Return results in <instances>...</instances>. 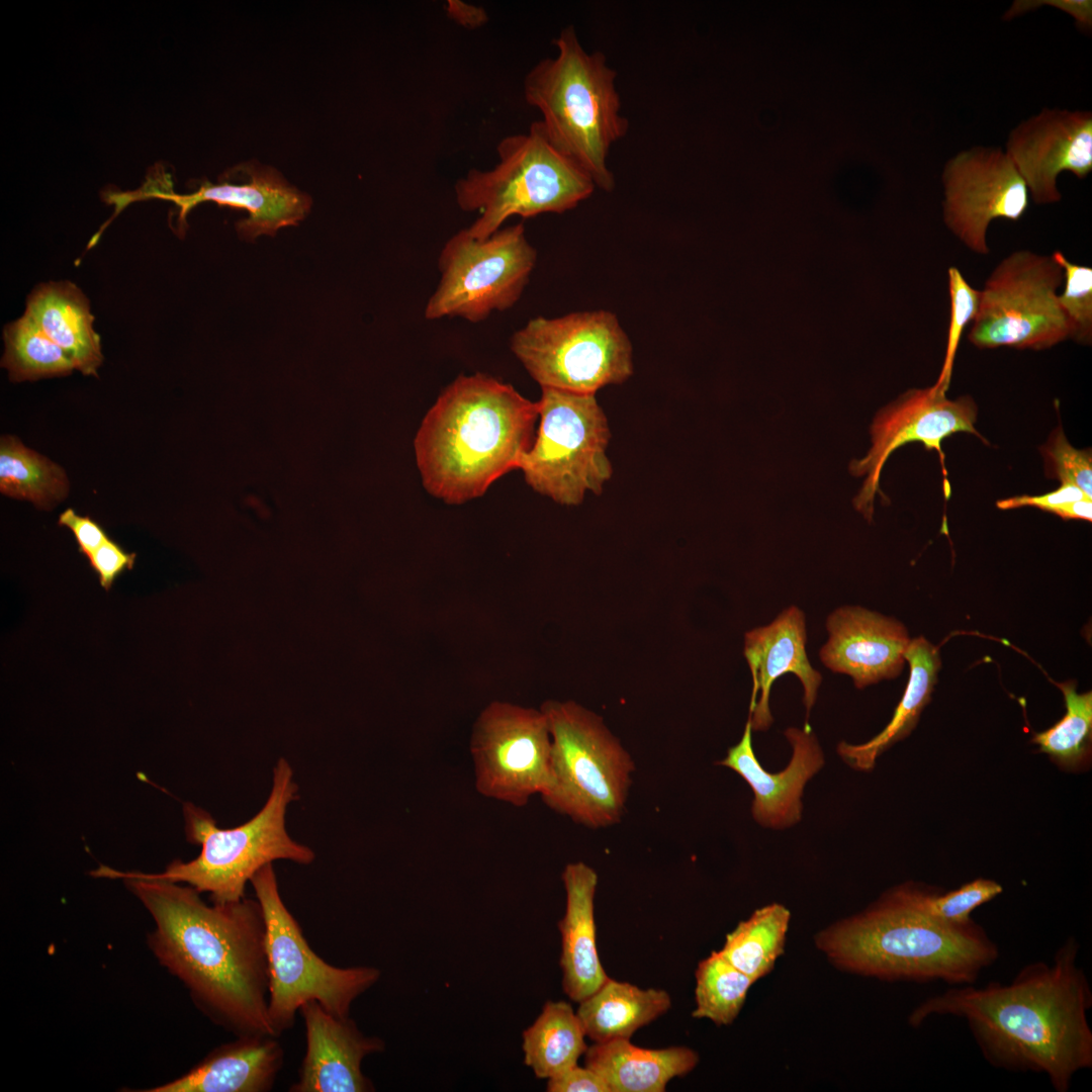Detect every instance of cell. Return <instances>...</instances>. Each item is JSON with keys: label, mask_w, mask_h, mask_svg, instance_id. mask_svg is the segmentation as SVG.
I'll list each match as a JSON object with an SVG mask.
<instances>
[{"label": "cell", "mask_w": 1092, "mask_h": 1092, "mask_svg": "<svg viewBox=\"0 0 1092 1092\" xmlns=\"http://www.w3.org/2000/svg\"><path fill=\"white\" fill-rule=\"evenodd\" d=\"M91 875L122 879L144 904L156 924L150 947L215 1024L236 1036H276L268 1015L266 922L257 899L208 905L189 885L103 864Z\"/></svg>", "instance_id": "cell-1"}, {"label": "cell", "mask_w": 1092, "mask_h": 1092, "mask_svg": "<svg viewBox=\"0 0 1092 1092\" xmlns=\"http://www.w3.org/2000/svg\"><path fill=\"white\" fill-rule=\"evenodd\" d=\"M1079 951L1069 936L1051 964L1026 965L1006 985L950 987L925 999L909 1022L917 1027L934 1015L962 1018L990 1065L1043 1074L1057 1092H1067L1074 1076L1092 1067V989L1078 966Z\"/></svg>", "instance_id": "cell-2"}, {"label": "cell", "mask_w": 1092, "mask_h": 1092, "mask_svg": "<svg viewBox=\"0 0 1092 1092\" xmlns=\"http://www.w3.org/2000/svg\"><path fill=\"white\" fill-rule=\"evenodd\" d=\"M538 418V403L511 384L481 373L458 376L427 412L415 438L423 486L450 505L483 495L519 469Z\"/></svg>", "instance_id": "cell-3"}, {"label": "cell", "mask_w": 1092, "mask_h": 1092, "mask_svg": "<svg viewBox=\"0 0 1092 1092\" xmlns=\"http://www.w3.org/2000/svg\"><path fill=\"white\" fill-rule=\"evenodd\" d=\"M924 888L897 886L866 910L820 931L815 943L837 968L885 981L974 984L999 958L998 945L974 920L932 916Z\"/></svg>", "instance_id": "cell-4"}, {"label": "cell", "mask_w": 1092, "mask_h": 1092, "mask_svg": "<svg viewBox=\"0 0 1092 1092\" xmlns=\"http://www.w3.org/2000/svg\"><path fill=\"white\" fill-rule=\"evenodd\" d=\"M557 55L526 75V102L537 108L551 143L578 164L604 191L615 187L608 167L611 147L628 131L616 88V71L599 51L588 53L573 26L555 38Z\"/></svg>", "instance_id": "cell-5"}, {"label": "cell", "mask_w": 1092, "mask_h": 1092, "mask_svg": "<svg viewBox=\"0 0 1092 1092\" xmlns=\"http://www.w3.org/2000/svg\"><path fill=\"white\" fill-rule=\"evenodd\" d=\"M288 760H277L269 796L249 821L221 829L211 815L192 803L183 805L185 834L200 845L197 857L175 859L157 874L125 872L127 875L186 884L210 895L212 903L238 902L246 897V886L262 868L276 860L310 864L314 851L295 840L286 830L287 808L297 799L298 787Z\"/></svg>", "instance_id": "cell-6"}, {"label": "cell", "mask_w": 1092, "mask_h": 1092, "mask_svg": "<svg viewBox=\"0 0 1092 1092\" xmlns=\"http://www.w3.org/2000/svg\"><path fill=\"white\" fill-rule=\"evenodd\" d=\"M496 152L492 169H471L455 184L460 209L479 213L466 229L475 239L490 237L515 215L572 209L595 190L592 177L551 143L540 120L504 138Z\"/></svg>", "instance_id": "cell-7"}, {"label": "cell", "mask_w": 1092, "mask_h": 1092, "mask_svg": "<svg viewBox=\"0 0 1092 1092\" xmlns=\"http://www.w3.org/2000/svg\"><path fill=\"white\" fill-rule=\"evenodd\" d=\"M540 709L551 735V781L540 796L553 811L589 828L622 818L634 761L603 719L573 701Z\"/></svg>", "instance_id": "cell-8"}, {"label": "cell", "mask_w": 1092, "mask_h": 1092, "mask_svg": "<svg viewBox=\"0 0 1092 1092\" xmlns=\"http://www.w3.org/2000/svg\"><path fill=\"white\" fill-rule=\"evenodd\" d=\"M266 922L268 1015L276 1036L290 1029L308 1001L318 1002L339 1017L349 1016L352 1003L379 980L377 968L330 965L309 946L302 929L285 906L273 863L252 878Z\"/></svg>", "instance_id": "cell-9"}, {"label": "cell", "mask_w": 1092, "mask_h": 1092, "mask_svg": "<svg viewBox=\"0 0 1092 1092\" xmlns=\"http://www.w3.org/2000/svg\"><path fill=\"white\" fill-rule=\"evenodd\" d=\"M539 426L519 469L529 486L563 506L599 494L613 469L611 433L596 394L541 387Z\"/></svg>", "instance_id": "cell-10"}, {"label": "cell", "mask_w": 1092, "mask_h": 1092, "mask_svg": "<svg viewBox=\"0 0 1092 1092\" xmlns=\"http://www.w3.org/2000/svg\"><path fill=\"white\" fill-rule=\"evenodd\" d=\"M511 349L541 387L596 394L633 373L632 345L611 311H580L530 320Z\"/></svg>", "instance_id": "cell-11"}, {"label": "cell", "mask_w": 1092, "mask_h": 1092, "mask_svg": "<svg viewBox=\"0 0 1092 1092\" xmlns=\"http://www.w3.org/2000/svg\"><path fill=\"white\" fill-rule=\"evenodd\" d=\"M1063 282V270L1052 255L1010 253L980 290L969 341L980 349L1038 351L1069 340V325L1058 299Z\"/></svg>", "instance_id": "cell-12"}, {"label": "cell", "mask_w": 1092, "mask_h": 1092, "mask_svg": "<svg viewBox=\"0 0 1092 1092\" xmlns=\"http://www.w3.org/2000/svg\"><path fill=\"white\" fill-rule=\"evenodd\" d=\"M522 223L479 240L456 233L439 258L441 278L425 308L427 320L460 316L478 323L520 298L536 263Z\"/></svg>", "instance_id": "cell-13"}, {"label": "cell", "mask_w": 1092, "mask_h": 1092, "mask_svg": "<svg viewBox=\"0 0 1092 1092\" xmlns=\"http://www.w3.org/2000/svg\"><path fill=\"white\" fill-rule=\"evenodd\" d=\"M470 753L476 791L515 807L551 781V735L541 709L493 701L474 722Z\"/></svg>", "instance_id": "cell-14"}, {"label": "cell", "mask_w": 1092, "mask_h": 1092, "mask_svg": "<svg viewBox=\"0 0 1092 1092\" xmlns=\"http://www.w3.org/2000/svg\"><path fill=\"white\" fill-rule=\"evenodd\" d=\"M945 393L934 384L927 388H912L877 413L870 429V449L863 457L849 464L853 476H866L852 504L869 522L873 519L877 494L886 499L880 490V477L896 449L920 442L927 450L938 453L944 467L941 443L945 438L965 432L984 441L975 428L978 408L973 397L962 395L950 399Z\"/></svg>", "instance_id": "cell-15"}, {"label": "cell", "mask_w": 1092, "mask_h": 1092, "mask_svg": "<svg viewBox=\"0 0 1092 1092\" xmlns=\"http://www.w3.org/2000/svg\"><path fill=\"white\" fill-rule=\"evenodd\" d=\"M942 219L970 251L986 256L988 226L997 218L1016 221L1029 205L1025 182L1000 148L974 147L944 164Z\"/></svg>", "instance_id": "cell-16"}, {"label": "cell", "mask_w": 1092, "mask_h": 1092, "mask_svg": "<svg viewBox=\"0 0 1092 1092\" xmlns=\"http://www.w3.org/2000/svg\"><path fill=\"white\" fill-rule=\"evenodd\" d=\"M1005 153L1033 202H1059L1057 180L1062 172L1084 179L1092 171V113L1044 108L1010 131Z\"/></svg>", "instance_id": "cell-17"}, {"label": "cell", "mask_w": 1092, "mask_h": 1092, "mask_svg": "<svg viewBox=\"0 0 1092 1092\" xmlns=\"http://www.w3.org/2000/svg\"><path fill=\"white\" fill-rule=\"evenodd\" d=\"M241 168L247 176L243 183L204 182L194 193L184 195L174 193L171 188L148 185V188L122 193L121 200L124 205L148 198L172 201L179 208L180 231L184 230L188 212L204 201L245 209L249 216L237 223V231L247 241L261 235L273 236L279 229L297 224L306 216L311 205L310 197L287 184L276 170L250 164Z\"/></svg>", "instance_id": "cell-18"}, {"label": "cell", "mask_w": 1092, "mask_h": 1092, "mask_svg": "<svg viewBox=\"0 0 1092 1092\" xmlns=\"http://www.w3.org/2000/svg\"><path fill=\"white\" fill-rule=\"evenodd\" d=\"M752 729L747 722L740 741L730 747L717 763L733 769L753 792L751 813L762 827L785 829L802 818L805 786L824 765L823 751L810 725L790 727L784 734L793 753L787 767L779 772L765 770L757 760L751 742Z\"/></svg>", "instance_id": "cell-19"}, {"label": "cell", "mask_w": 1092, "mask_h": 1092, "mask_svg": "<svg viewBox=\"0 0 1092 1092\" xmlns=\"http://www.w3.org/2000/svg\"><path fill=\"white\" fill-rule=\"evenodd\" d=\"M828 639L819 651L831 671L849 675L863 689L900 674L910 638L894 618L857 606L834 610L826 619Z\"/></svg>", "instance_id": "cell-20"}, {"label": "cell", "mask_w": 1092, "mask_h": 1092, "mask_svg": "<svg viewBox=\"0 0 1092 1092\" xmlns=\"http://www.w3.org/2000/svg\"><path fill=\"white\" fill-rule=\"evenodd\" d=\"M306 1050L298 1079L290 1092H370L374 1086L362 1072L365 1057L384 1051V1041L367 1036L356 1022L308 1001L300 1009Z\"/></svg>", "instance_id": "cell-21"}, {"label": "cell", "mask_w": 1092, "mask_h": 1092, "mask_svg": "<svg viewBox=\"0 0 1092 1092\" xmlns=\"http://www.w3.org/2000/svg\"><path fill=\"white\" fill-rule=\"evenodd\" d=\"M806 641L805 615L797 606L785 609L769 624L745 633L744 656L753 684L748 716L752 731H765L772 724L770 690L785 673L792 672L801 681L803 704L809 717L822 675L808 659Z\"/></svg>", "instance_id": "cell-22"}, {"label": "cell", "mask_w": 1092, "mask_h": 1092, "mask_svg": "<svg viewBox=\"0 0 1092 1092\" xmlns=\"http://www.w3.org/2000/svg\"><path fill=\"white\" fill-rule=\"evenodd\" d=\"M284 1062L277 1036L244 1035L212 1050L181 1077L148 1092H268Z\"/></svg>", "instance_id": "cell-23"}, {"label": "cell", "mask_w": 1092, "mask_h": 1092, "mask_svg": "<svg viewBox=\"0 0 1092 1092\" xmlns=\"http://www.w3.org/2000/svg\"><path fill=\"white\" fill-rule=\"evenodd\" d=\"M566 893L563 917L558 922L561 933L560 967L565 994L581 1002L607 980L597 948L595 895L596 871L582 861L569 862L562 873Z\"/></svg>", "instance_id": "cell-24"}, {"label": "cell", "mask_w": 1092, "mask_h": 1092, "mask_svg": "<svg viewBox=\"0 0 1092 1092\" xmlns=\"http://www.w3.org/2000/svg\"><path fill=\"white\" fill-rule=\"evenodd\" d=\"M24 314L72 360L75 369L96 375L102 363L100 337L87 298L70 282H50L28 297Z\"/></svg>", "instance_id": "cell-25"}, {"label": "cell", "mask_w": 1092, "mask_h": 1092, "mask_svg": "<svg viewBox=\"0 0 1092 1092\" xmlns=\"http://www.w3.org/2000/svg\"><path fill=\"white\" fill-rule=\"evenodd\" d=\"M584 1056V1066L600 1075L611 1092H663L671 1079L687 1075L699 1062L687 1046L644 1049L625 1038L596 1042Z\"/></svg>", "instance_id": "cell-26"}, {"label": "cell", "mask_w": 1092, "mask_h": 1092, "mask_svg": "<svg viewBox=\"0 0 1092 1092\" xmlns=\"http://www.w3.org/2000/svg\"><path fill=\"white\" fill-rule=\"evenodd\" d=\"M905 659L910 666L909 678L889 724L866 743L842 741L837 745L839 756L856 770H872L883 752L907 737L931 699L940 668L937 648L923 637L912 639L905 651Z\"/></svg>", "instance_id": "cell-27"}, {"label": "cell", "mask_w": 1092, "mask_h": 1092, "mask_svg": "<svg viewBox=\"0 0 1092 1092\" xmlns=\"http://www.w3.org/2000/svg\"><path fill=\"white\" fill-rule=\"evenodd\" d=\"M671 1006L664 990L641 989L627 982L608 980L590 996L579 1002L577 1015L585 1035L595 1042L630 1039Z\"/></svg>", "instance_id": "cell-28"}, {"label": "cell", "mask_w": 1092, "mask_h": 1092, "mask_svg": "<svg viewBox=\"0 0 1092 1092\" xmlns=\"http://www.w3.org/2000/svg\"><path fill=\"white\" fill-rule=\"evenodd\" d=\"M581 1021L564 1001H547L523 1032L524 1062L535 1076L550 1079L577 1065L587 1045Z\"/></svg>", "instance_id": "cell-29"}, {"label": "cell", "mask_w": 1092, "mask_h": 1092, "mask_svg": "<svg viewBox=\"0 0 1092 1092\" xmlns=\"http://www.w3.org/2000/svg\"><path fill=\"white\" fill-rule=\"evenodd\" d=\"M790 918V911L779 903L756 909L727 934L719 952L755 983L784 952Z\"/></svg>", "instance_id": "cell-30"}, {"label": "cell", "mask_w": 1092, "mask_h": 1092, "mask_svg": "<svg viewBox=\"0 0 1092 1092\" xmlns=\"http://www.w3.org/2000/svg\"><path fill=\"white\" fill-rule=\"evenodd\" d=\"M0 491L49 510L69 492L65 471L50 459L25 447L17 438L0 441Z\"/></svg>", "instance_id": "cell-31"}, {"label": "cell", "mask_w": 1092, "mask_h": 1092, "mask_svg": "<svg viewBox=\"0 0 1092 1092\" xmlns=\"http://www.w3.org/2000/svg\"><path fill=\"white\" fill-rule=\"evenodd\" d=\"M1062 691L1066 713L1049 729L1035 733L1032 742L1065 770L1088 766L1092 743V693L1079 694L1072 680L1057 684Z\"/></svg>", "instance_id": "cell-32"}, {"label": "cell", "mask_w": 1092, "mask_h": 1092, "mask_svg": "<svg viewBox=\"0 0 1092 1092\" xmlns=\"http://www.w3.org/2000/svg\"><path fill=\"white\" fill-rule=\"evenodd\" d=\"M2 366L14 381L70 374L75 366L69 356L25 314L4 330Z\"/></svg>", "instance_id": "cell-33"}, {"label": "cell", "mask_w": 1092, "mask_h": 1092, "mask_svg": "<svg viewBox=\"0 0 1092 1092\" xmlns=\"http://www.w3.org/2000/svg\"><path fill=\"white\" fill-rule=\"evenodd\" d=\"M696 1008L692 1015L717 1025L731 1024L754 983L718 951L702 960L696 970Z\"/></svg>", "instance_id": "cell-34"}, {"label": "cell", "mask_w": 1092, "mask_h": 1092, "mask_svg": "<svg viewBox=\"0 0 1092 1092\" xmlns=\"http://www.w3.org/2000/svg\"><path fill=\"white\" fill-rule=\"evenodd\" d=\"M1052 256L1064 273V290L1059 304L1069 325L1070 340L1080 345L1092 343V268L1071 262L1062 252Z\"/></svg>", "instance_id": "cell-35"}, {"label": "cell", "mask_w": 1092, "mask_h": 1092, "mask_svg": "<svg viewBox=\"0 0 1092 1092\" xmlns=\"http://www.w3.org/2000/svg\"><path fill=\"white\" fill-rule=\"evenodd\" d=\"M949 322L943 364L934 385L947 391L961 338L977 313L980 290L974 288L957 267L947 270Z\"/></svg>", "instance_id": "cell-36"}, {"label": "cell", "mask_w": 1092, "mask_h": 1092, "mask_svg": "<svg viewBox=\"0 0 1092 1092\" xmlns=\"http://www.w3.org/2000/svg\"><path fill=\"white\" fill-rule=\"evenodd\" d=\"M1002 891V886L997 882L979 878L946 893L925 887L923 902L932 916L952 924H967L973 920L971 913L976 908L993 900Z\"/></svg>", "instance_id": "cell-37"}, {"label": "cell", "mask_w": 1092, "mask_h": 1092, "mask_svg": "<svg viewBox=\"0 0 1092 1092\" xmlns=\"http://www.w3.org/2000/svg\"><path fill=\"white\" fill-rule=\"evenodd\" d=\"M1039 450L1043 456L1049 477H1055L1061 483L1075 485L1091 498L1092 455L1090 450L1074 448L1061 427L1054 430L1048 442Z\"/></svg>", "instance_id": "cell-38"}, {"label": "cell", "mask_w": 1092, "mask_h": 1092, "mask_svg": "<svg viewBox=\"0 0 1092 1092\" xmlns=\"http://www.w3.org/2000/svg\"><path fill=\"white\" fill-rule=\"evenodd\" d=\"M135 557V553L125 551L109 538L88 559L92 570L98 575L100 585L109 590L118 576L133 568Z\"/></svg>", "instance_id": "cell-39"}, {"label": "cell", "mask_w": 1092, "mask_h": 1092, "mask_svg": "<svg viewBox=\"0 0 1092 1092\" xmlns=\"http://www.w3.org/2000/svg\"><path fill=\"white\" fill-rule=\"evenodd\" d=\"M1086 496L1083 491L1072 484L1061 483L1059 488L1039 495H1019L996 503L1000 510H1011L1022 507H1032L1055 514L1063 505L1081 499Z\"/></svg>", "instance_id": "cell-40"}, {"label": "cell", "mask_w": 1092, "mask_h": 1092, "mask_svg": "<svg viewBox=\"0 0 1092 1092\" xmlns=\"http://www.w3.org/2000/svg\"><path fill=\"white\" fill-rule=\"evenodd\" d=\"M58 524L72 531L79 551L87 558L110 538L100 524L90 517L76 514L72 509L60 515Z\"/></svg>", "instance_id": "cell-41"}, {"label": "cell", "mask_w": 1092, "mask_h": 1092, "mask_svg": "<svg viewBox=\"0 0 1092 1092\" xmlns=\"http://www.w3.org/2000/svg\"><path fill=\"white\" fill-rule=\"evenodd\" d=\"M549 1092H611L606 1082L595 1071L577 1065L548 1079Z\"/></svg>", "instance_id": "cell-42"}, {"label": "cell", "mask_w": 1092, "mask_h": 1092, "mask_svg": "<svg viewBox=\"0 0 1092 1092\" xmlns=\"http://www.w3.org/2000/svg\"><path fill=\"white\" fill-rule=\"evenodd\" d=\"M1048 5L1059 8L1070 14L1077 22L1080 29H1091L1092 26V2L1090 0H1029L1015 1L1005 12L1003 18L1010 20L1015 16L1026 13L1032 9Z\"/></svg>", "instance_id": "cell-43"}, {"label": "cell", "mask_w": 1092, "mask_h": 1092, "mask_svg": "<svg viewBox=\"0 0 1092 1092\" xmlns=\"http://www.w3.org/2000/svg\"><path fill=\"white\" fill-rule=\"evenodd\" d=\"M447 11L452 19L466 27H478L487 20L483 9L461 1H449Z\"/></svg>", "instance_id": "cell-44"}, {"label": "cell", "mask_w": 1092, "mask_h": 1092, "mask_svg": "<svg viewBox=\"0 0 1092 1092\" xmlns=\"http://www.w3.org/2000/svg\"><path fill=\"white\" fill-rule=\"evenodd\" d=\"M1055 515L1063 519L1092 520V500L1090 497L1070 502L1063 505Z\"/></svg>", "instance_id": "cell-45"}]
</instances>
